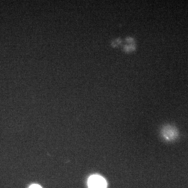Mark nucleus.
<instances>
[{
    "label": "nucleus",
    "mask_w": 188,
    "mask_h": 188,
    "mask_svg": "<svg viewBox=\"0 0 188 188\" xmlns=\"http://www.w3.org/2000/svg\"><path fill=\"white\" fill-rule=\"evenodd\" d=\"M162 135L167 140H173L178 135V133L174 128L166 126L162 130Z\"/></svg>",
    "instance_id": "f03ea898"
},
{
    "label": "nucleus",
    "mask_w": 188,
    "mask_h": 188,
    "mask_svg": "<svg viewBox=\"0 0 188 188\" xmlns=\"http://www.w3.org/2000/svg\"><path fill=\"white\" fill-rule=\"evenodd\" d=\"M88 188H107V183L106 180L100 175H92L88 179Z\"/></svg>",
    "instance_id": "f257e3e1"
},
{
    "label": "nucleus",
    "mask_w": 188,
    "mask_h": 188,
    "mask_svg": "<svg viewBox=\"0 0 188 188\" xmlns=\"http://www.w3.org/2000/svg\"><path fill=\"white\" fill-rule=\"evenodd\" d=\"M29 188H42V187L41 185H39L38 184H33V185H31Z\"/></svg>",
    "instance_id": "7ed1b4c3"
}]
</instances>
